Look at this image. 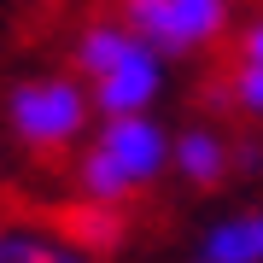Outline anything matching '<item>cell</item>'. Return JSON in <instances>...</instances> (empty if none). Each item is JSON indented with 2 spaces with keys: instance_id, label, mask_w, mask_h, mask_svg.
Instances as JSON below:
<instances>
[{
  "instance_id": "obj_1",
  "label": "cell",
  "mask_w": 263,
  "mask_h": 263,
  "mask_svg": "<svg viewBox=\"0 0 263 263\" xmlns=\"http://www.w3.org/2000/svg\"><path fill=\"white\" fill-rule=\"evenodd\" d=\"M70 70L82 76L100 117H158V100L170 94V59H158L117 12L76 24Z\"/></svg>"
},
{
  "instance_id": "obj_2",
  "label": "cell",
  "mask_w": 263,
  "mask_h": 263,
  "mask_svg": "<svg viewBox=\"0 0 263 263\" xmlns=\"http://www.w3.org/2000/svg\"><path fill=\"white\" fill-rule=\"evenodd\" d=\"M170 176V123L158 117H100L82 152L70 158L76 205L129 211Z\"/></svg>"
},
{
  "instance_id": "obj_3",
  "label": "cell",
  "mask_w": 263,
  "mask_h": 263,
  "mask_svg": "<svg viewBox=\"0 0 263 263\" xmlns=\"http://www.w3.org/2000/svg\"><path fill=\"white\" fill-rule=\"evenodd\" d=\"M94 100L70 65H41L6 82L0 94V129L24 158H76L94 135Z\"/></svg>"
},
{
  "instance_id": "obj_4",
  "label": "cell",
  "mask_w": 263,
  "mask_h": 263,
  "mask_svg": "<svg viewBox=\"0 0 263 263\" xmlns=\"http://www.w3.org/2000/svg\"><path fill=\"white\" fill-rule=\"evenodd\" d=\"M117 18L158 59L181 65V59L222 53L240 12H234V0H117Z\"/></svg>"
},
{
  "instance_id": "obj_5",
  "label": "cell",
  "mask_w": 263,
  "mask_h": 263,
  "mask_svg": "<svg viewBox=\"0 0 263 263\" xmlns=\"http://www.w3.org/2000/svg\"><path fill=\"white\" fill-rule=\"evenodd\" d=\"M170 176L193 193H216L240 176V135L211 117H193L170 129Z\"/></svg>"
},
{
  "instance_id": "obj_6",
  "label": "cell",
  "mask_w": 263,
  "mask_h": 263,
  "mask_svg": "<svg viewBox=\"0 0 263 263\" xmlns=\"http://www.w3.org/2000/svg\"><path fill=\"white\" fill-rule=\"evenodd\" d=\"M228 65H222V105L246 129H263V6H252L228 35Z\"/></svg>"
},
{
  "instance_id": "obj_7",
  "label": "cell",
  "mask_w": 263,
  "mask_h": 263,
  "mask_svg": "<svg viewBox=\"0 0 263 263\" xmlns=\"http://www.w3.org/2000/svg\"><path fill=\"white\" fill-rule=\"evenodd\" d=\"M187 263H263V199L216 211L193 234Z\"/></svg>"
},
{
  "instance_id": "obj_8",
  "label": "cell",
  "mask_w": 263,
  "mask_h": 263,
  "mask_svg": "<svg viewBox=\"0 0 263 263\" xmlns=\"http://www.w3.org/2000/svg\"><path fill=\"white\" fill-rule=\"evenodd\" d=\"M0 263H105L88 246H76L65 228L41 222H0Z\"/></svg>"
},
{
  "instance_id": "obj_9",
  "label": "cell",
  "mask_w": 263,
  "mask_h": 263,
  "mask_svg": "<svg viewBox=\"0 0 263 263\" xmlns=\"http://www.w3.org/2000/svg\"><path fill=\"white\" fill-rule=\"evenodd\" d=\"M257 6H263V0H257Z\"/></svg>"
}]
</instances>
